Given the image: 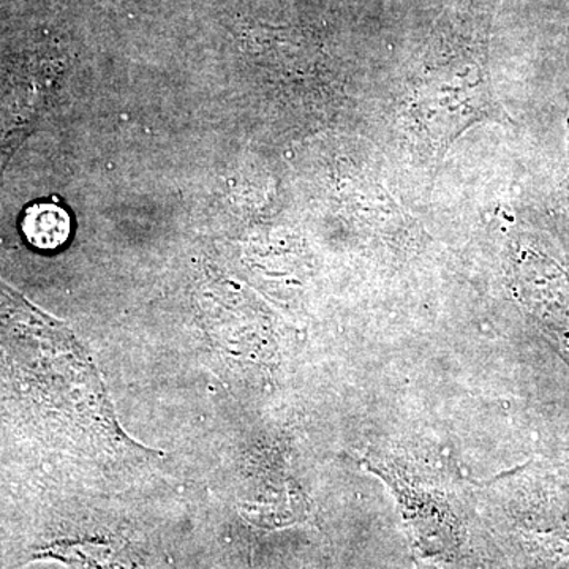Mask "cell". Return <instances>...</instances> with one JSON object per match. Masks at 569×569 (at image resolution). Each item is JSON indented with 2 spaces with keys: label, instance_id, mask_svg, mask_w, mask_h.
I'll return each instance as SVG.
<instances>
[{
  "label": "cell",
  "instance_id": "1",
  "mask_svg": "<svg viewBox=\"0 0 569 569\" xmlns=\"http://www.w3.org/2000/svg\"><path fill=\"white\" fill-rule=\"evenodd\" d=\"M410 114L418 138L441 159L471 123L496 119L500 110L486 82L485 67L468 62L429 70L415 89Z\"/></svg>",
  "mask_w": 569,
  "mask_h": 569
},
{
  "label": "cell",
  "instance_id": "2",
  "mask_svg": "<svg viewBox=\"0 0 569 569\" xmlns=\"http://www.w3.org/2000/svg\"><path fill=\"white\" fill-rule=\"evenodd\" d=\"M36 560H54L71 569H146L132 542L118 535L56 539L37 550Z\"/></svg>",
  "mask_w": 569,
  "mask_h": 569
},
{
  "label": "cell",
  "instance_id": "3",
  "mask_svg": "<svg viewBox=\"0 0 569 569\" xmlns=\"http://www.w3.org/2000/svg\"><path fill=\"white\" fill-rule=\"evenodd\" d=\"M22 231L33 247L54 250L66 244L70 236V217L59 206L36 204L26 212Z\"/></svg>",
  "mask_w": 569,
  "mask_h": 569
},
{
  "label": "cell",
  "instance_id": "4",
  "mask_svg": "<svg viewBox=\"0 0 569 569\" xmlns=\"http://www.w3.org/2000/svg\"><path fill=\"white\" fill-rule=\"evenodd\" d=\"M568 193H569V178H568Z\"/></svg>",
  "mask_w": 569,
  "mask_h": 569
}]
</instances>
